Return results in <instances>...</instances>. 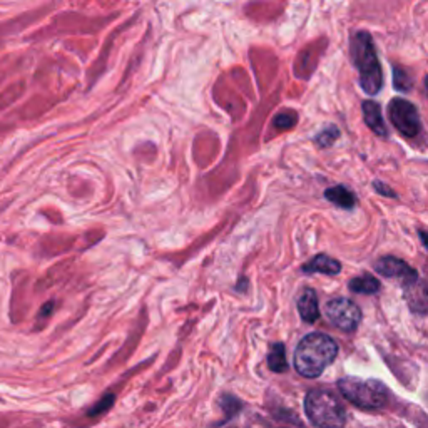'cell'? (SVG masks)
Listing matches in <instances>:
<instances>
[{
    "mask_svg": "<svg viewBox=\"0 0 428 428\" xmlns=\"http://www.w3.org/2000/svg\"><path fill=\"white\" fill-rule=\"evenodd\" d=\"M375 270L380 273L385 278H397L403 283V286H409V284L418 281V273L413 268L409 266L405 261L393 258V256H385L380 258L375 263Z\"/></svg>",
    "mask_w": 428,
    "mask_h": 428,
    "instance_id": "cell-7",
    "label": "cell"
},
{
    "mask_svg": "<svg viewBox=\"0 0 428 428\" xmlns=\"http://www.w3.org/2000/svg\"><path fill=\"white\" fill-rule=\"evenodd\" d=\"M420 238H422L423 246H425L427 250H428V233H420Z\"/></svg>",
    "mask_w": 428,
    "mask_h": 428,
    "instance_id": "cell-21",
    "label": "cell"
},
{
    "mask_svg": "<svg viewBox=\"0 0 428 428\" xmlns=\"http://www.w3.org/2000/svg\"><path fill=\"white\" fill-rule=\"evenodd\" d=\"M303 271L305 273H321V275L335 276L341 271V264H340V261L329 258V256L318 255L309 261V263L305 264Z\"/></svg>",
    "mask_w": 428,
    "mask_h": 428,
    "instance_id": "cell-11",
    "label": "cell"
},
{
    "mask_svg": "<svg viewBox=\"0 0 428 428\" xmlns=\"http://www.w3.org/2000/svg\"><path fill=\"white\" fill-rule=\"evenodd\" d=\"M114 402H116V397H114L112 393H108V395H105V397L103 398V400H101L99 403H96V405H94L92 409L87 411V415H89V417H96V415L104 413L105 410L111 409Z\"/></svg>",
    "mask_w": 428,
    "mask_h": 428,
    "instance_id": "cell-17",
    "label": "cell"
},
{
    "mask_svg": "<svg viewBox=\"0 0 428 428\" xmlns=\"http://www.w3.org/2000/svg\"><path fill=\"white\" fill-rule=\"evenodd\" d=\"M425 89H427V96H428V76L425 77Z\"/></svg>",
    "mask_w": 428,
    "mask_h": 428,
    "instance_id": "cell-22",
    "label": "cell"
},
{
    "mask_svg": "<svg viewBox=\"0 0 428 428\" xmlns=\"http://www.w3.org/2000/svg\"><path fill=\"white\" fill-rule=\"evenodd\" d=\"M373 187L378 191V193L383 194V196H391V198H397V194H395L388 186L383 185V182H373Z\"/></svg>",
    "mask_w": 428,
    "mask_h": 428,
    "instance_id": "cell-20",
    "label": "cell"
},
{
    "mask_svg": "<svg viewBox=\"0 0 428 428\" xmlns=\"http://www.w3.org/2000/svg\"><path fill=\"white\" fill-rule=\"evenodd\" d=\"M338 388L346 400L360 409H383L388 402V390L378 380L345 377L338 382Z\"/></svg>",
    "mask_w": 428,
    "mask_h": 428,
    "instance_id": "cell-4",
    "label": "cell"
},
{
    "mask_svg": "<svg viewBox=\"0 0 428 428\" xmlns=\"http://www.w3.org/2000/svg\"><path fill=\"white\" fill-rule=\"evenodd\" d=\"M363 116H365L366 126H368L375 134H378V136H382V137L386 136L388 130H386L385 121H383L380 105H378L377 103H373V101H365Z\"/></svg>",
    "mask_w": 428,
    "mask_h": 428,
    "instance_id": "cell-10",
    "label": "cell"
},
{
    "mask_svg": "<svg viewBox=\"0 0 428 428\" xmlns=\"http://www.w3.org/2000/svg\"><path fill=\"white\" fill-rule=\"evenodd\" d=\"M221 406L228 415H234L236 411L239 410V406H241V403L236 400V398L230 397V395H224L221 398Z\"/></svg>",
    "mask_w": 428,
    "mask_h": 428,
    "instance_id": "cell-18",
    "label": "cell"
},
{
    "mask_svg": "<svg viewBox=\"0 0 428 428\" xmlns=\"http://www.w3.org/2000/svg\"><path fill=\"white\" fill-rule=\"evenodd\" d=\"M325 198L328 201H332L333 205L345 207V209H352V207L357 205V198L350 189H346L345 186H335L329 187V189L325 191Z\"/></svg>",
    "mask_w": 428,
    "mask_h": 428,
    "instance_id": "cell-12",
    "label": "cell"
},
{
    "mask_svg": "<svg viewBox=\"0 0 428 428\" xmlns=\"http://www.w3.org/2000/svg\"><path fill=\"white\" fill-rule=\"evenodd\" d=\"M350 289L354 293H363V295H375L380 291V281L372 275H361L350 281Z\"/></svg>",
    "mask_w": 428,
    "mask_h": 428,
    "instance_id": "cell-13",
    "label": "cell"
},
{
    "mask_svg": "<svg viewBox=\"0 0 428 428\" xmlns=\"http://www.w3.org/2000/svg\"><path fill=\"white\" fill-rule=\"evenodd\" d=\"M268 366L276 373L286 372V354H284V346L281 343H275L271 346V352L268 354Z\"/></svg>",
    "mask_w": 428,
    "mask_h": 428,
    "instance_id": "cell-14",
    "label": "cell"
},
{
    "mask_svg": "<svg viewBox=\"0 0 428 428\" xmlns=\"http://www.w3.org/2000/svg\"><path fill=\"white\" fill-rule=\"evenodd\" d=\"M393 85L397 91L400 92H409L411 89V79L410 76L406 74L405 69L402 67H395L393 69Z\"/></svg>",
    "mask_w": 428,
    "mask_h": 428,
    "instance_id": "cell-15",
    "label": "cell"
},
{
    "mask_svg": "<svg viewBox=\"0 0 428 428\" xmlns=\"http://www.w3.org/2000/svg\"><path fill=\"white\" fill-rule=\"evenodd\" d=\"M354 65L360 72V85L366 94H378L383 85L382 65L375 52L372 35L368 32H358L352 42Z\"/></svg>",
    "mask_w": 428,
    "mask_h": 428,
    "instance_id": "cell-2",
    "label": "cell"
},
{
    "mask_svg": "<svg viewBox=\"0 0 428 428\" xmlns=\"http://www.w3.org/2000/svg\"><path fill=\"white\" fill-rule=\"evenodd\" d=\"M390 119L391 124L398 129L405 137L418 136L422 130V122L417 108L410 101L397 97L390 103Z\"/></svg>",
    "mask_w": 428,
    "mask_h": 428,
    "instance_id": "cell-5",
    "label": "cell"
},
{
    "mask_svg": "<svg viewBox=\"0 0 428 428\" xmlns=\"http://www.w3.org/2000/svg\"><path fill=\"white\" fill-rule=\"evenodd\" d=\"M338 345L323 333H311L295 350V368L301 377L316 378L335 361Z\"/></svg>",
    "mask_w": 428,
    "mask_h": 428,
    "instance_id": "cell-1",
    "label": "cell"
},
{
    "mask_svg": "<svg viewBox=\"0 0 428 428\" xmlns=\"http://www.w3.org/2000/svg\"><path fill=\"white\" fill-rule=\"evenodd\" d=\"M338 129L335 126H328V128L321 130L320 134L316 136V144H320L321 148H329L338 139Z\"/></svg>",
    "mask_w": 428,
    "mask_h": 428,
    "instance_id": "cell-16",
    "label": "cell"
},
{
    "mask_svg": "<svg viewBox=\"0 0 428 428\" xmlns=\"http://www.w3.org/2000/svg\"><path fill=\"white\" fill-rule=\"evenodd\" d=\"M325 311L328 320L332 321L336 328H340L341 332H354L361 321L360 308H358L353 301L346 298L332 300L326 305Z\"/></svg>",
    "mask_w": 428,
    "mask_h": 428,
    "instance_id": "cell-6",
    "label": "cell"
},
{
    "mask_svg": "<svg viewBox=\"0 0 428 428\" xmlns=\"http://www.w3.org/2000/svg\"><path fill=\"white\" fill-rule=\"evenodd\" d=\"M293 124H295V117L291 114H281L275 119V126L280 129H289Z\"/></svg>",
    "mask_w": 428,
    "mask_h": 428,
    "instance_id": "cell-19",
    "label": "cell"
},
{
    "mask_svg": "<svg viewBox=\"0 0 428 428\" xmlns=\"http://www.w3.org/2000/svg\"><path fill=\"white\" fill-rule=\"evenodd\" d=\"M305 411L316 428H343L346 410L333 393L326 390H311L305 398Z\"/></svg>",
    "mask_w": 428,
    "mask_h": 428,
    "instance_id": "cell-3",
    "label": "cell"
},
{
    "mask_svg": "<svg viewBox=\"0 0 428 428\" xmlns=\"http://www.w3.org/2000/svg\"><path fill=\"white\" fill-rule=\"evenodd\" d=\"M405 298L410 308L417 313H428V284L418 280L405 286Z\"/></svg>",
    "mask_w": 428,
    "mask_h": 428,
    "instance_id": "cell-8",
    "label": "cell"
},
{
    "mask_svg": "<svg viewBox=\"0 0 428 428\" xmlns=\"http://www.w3.org/2000/svg\"><path fill=\"white\" fill-rule=\"evenodd\" d=\"M298 311L300 316L303 318V321H307V323H315L318 318H320V308H318L315 289H303V293H301V296L298 298Z\"/></svg>",
    "mask_w": 428,
    "mask_h": 428,
    "instance_id": "cell-9",
    "label": "cell"
}]
</instances>
